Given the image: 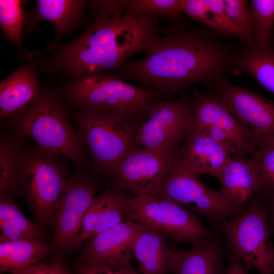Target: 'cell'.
<instances>
[{"mask_svg": "<svg viewBox=\"0 0 274 274\" xmlns=\"http://www.w3.org/2000/svg\"><path fill=\"white\" fill-rule=\"evenodd\" d=\"M78 274H140L129 265L119 270H114L107 265L84 261L80 265Z\"/></svg>", "mask_w": 274, "mask_h": 274, "instance_id": "obj_34", "label": "cell"}, {"mask_svg": "<svg viewBox=\"0 0 274 274\" xmlns=\"http://www.w3.org/2000/svg\"><path fill=\"white\" fill-rule=\"evenodd\" d=\"M129 197L120 191L107 190L94 198L83 220L75 247L122 222Z\"/></svg>", "mask_w": 274, "mask_h": 274, "instance_id": "obj_19", "label": "cell"}, {"mask_svg": "<svg viewBox=\"0 0 274 274\" xmlns=\"http://www.w3.org/2000/svg\"><path fill=\"white\" fill-rule=\"evenodd\" d=\"M223 1L228 17L237 30V39L245 46L251 45L253 42V33L247 1Z\"/></svg>", "mask_w": 274, "mask_h": 274, "instance_id": "obj_31", "label": "cell"}, {"mask_svg": "<svg viewBox=\"0 0 274 274\" xmlns=\"http://www.w3.org/2000/svg\"><path fill=\"white\" fill-rule=\"evenodd\" d=\"M41 91L34 67H18L0 83V116L3 119L26 106Z\"/></svg>", "mask_w": 274, "mask_h": 274, "instance_id": "obj_21", "label": "cell"}, {"mask_svg": "<svg viewBox=\"0 0 274 274\" xmlns=\"http://www.w3.org/2000/svg\"><path fill=\"white\" fill-rule=\"evenodd\" d=\"M225 274H249L241 262V260L232 255L230 259Z\"/></svg>", "mask_w": 274, "mask_h": 274, "instance_id": "obj_35", "label": "cell"}, {"mask_svg": "<svg viewBox=\"0 0 274 274\" xmlns=\"http://www.w3.org/2000/svg\"><path fill=\"white\" fill-rule=\"evenodd\" d=\"M136 133L135 144L172 155L192 132L191 100L156 102Z\"/></svg>", "mask_w": 274, "mask_h": 274, "instance_id": "obj_11", "label": "cell"}, {"mask_svg": "<svg viewBox=\"0 0 274 274\" xmlns=\"http://www.w3.org/2000/svg\"><path fill=\"white\" fill-rule=\"evenodd\" d=\"M251 159L256 167L261 184L260 194H274V145L258 148Z\"/></svg>", "mask_w": 274, "mask_h": 274, "instance_id": "obj_32", "label": "cell"}, {"mask_svg": "<svg viewBox=\"0 0 274 274\" xmlns=\"http://www.w3.org/2000/svg\"><path fill=\"white\" fill-rule=\"evenodd\" d=\"M218 180L225 198L242 211L260 193L256 167L250 157L245 155L232 154Z\"/></svg>", "mask_w": 274, "mask_h": 274, "instance_id": "obj_16", "label": "cell"}, {"mask_svg": "<svg viewBox=\"0 0 274 274\" xmlns=\"http://www.w3.org/2000/svg\"><path fill=\"white\" fill-rule=\"evenodd\" d=\"M105 108L80 109L74 117L96 166L107 173L134 147L140 126L134 116Z\"/></svg>", "mask_w": 274, "mask_h": 274, "instance_id": "obj_4", "label": "cell"}, {"mask_svg": "<svg viewBox=\"0 0 274 274\" xmlns=\"http://www.w3.org/2000/svg\"><path fill=\"white\" fill-rule=\"evenodd\" d=\"M57 155L40 147L21 157L17 189L43 223L53 221L67 180Z\"/></svg>", "mask_w": 274, "mask_h": 274, "instance_id": "obj_6", "label": "cell"}, {"mask_svg": "<svg viewBox=\"0 0 274 274\" xmlns=\"http://www.w3.org/2000/svg\"><path fill=\"white\" fill-rule=\"evenodd\" d=\"M95 20L77 38L60 47L47 61L50 71L71 79L121 67L148 50L157 36L155 17H131L121 1H92Z\"/></svg>", "mask_w": 274, "mask_h": 274, "instance_id": "obj_2", "label": "cell"}, {"mask_svg": "<svg viewBox=\"0 0 274 274\" xmlns=\"http://www.w3.org/2000/svg\"><path fill=\"white\" fill-rule=\"evenodd\" d=\"M172 155L134 147L107 174L118 191L126 189L136 195L153 196L165 176Z\"/></svg>", "mask_w": 274, "mask_h": 274, "instance_id": "obj_13", "label": "cell"}, {"mask_svg": "<svg viewBox=\"0 0 274 274\" xmlns=\"http://www.w3.org/2000/svg\"><path fill=\"white\" fill-rule=\"evenodd\" d=\"M127 220L145 224L163 232L177 243L193 245L212 237L198 217L181 206L148 195L129 198Z\"/></svg>", "mask_w": 274, "mask_h": 274, "instance_id": "obj_9", "label": "cell"}, {"mask_svg": "<svg viewBox=\"0 0 274 274\" xmlns=\"http://www.w3.org/2000/svg\"><path fill=\"white\" fill-rule=\"evenodd\" d=\"M12 274H71L70 270L60 261L49 264L28 265L9 270Z\"/></svg>", "mask_w": 274, "mask_h": 274, "instance_id": "obj_33", "label": "cell"}, {"mask_svg": "<svg viewBox=\"0 0 274 274\" xmlns=\"http://www.w3.org/2000/svg\"><path fill=\"white\" fill-rule=\"evenodd\" d=\"M125 14L131 17L163 16L178 22L182 18V0H123Z\"/></svg>", "mask_w": 274, "mask_h": 274, "instance_id": "obj_27", "label": "cell"}, {"mask_svg": "<svg viewBox=\"0 0 274 274\" xmlns=\"http://www.w3.org/2000/svg\"><path fill=\"white\" fill-rule=\"evenodd\" d=\"M142 223L121 222L92 239L86 247L84 261L99 263L119 270L130 265Z\"/></svg>", "mask_w": 274, "mask_h": 274, "instance_id": "obj_15", "label": "cell"}, {"mask_svg": "<svg viewBox=\"0 0 274 274\" xmlns=\"http://www.w3.org/2000/svg\"><path fill=\"white\" fill-rule=\"evenodd\" d=\"M222 248L212 237L179 251L176 274H225Z\"/></svg>", "mask_w": 274, "mask_h": 274, "instance_id": "obj_22", "label": "cell"}, {"mask_svg": "<svg viewBox=\"0 0 274 274\" xmlns=\"http://www.w3.org/2000/svg\"><path fill=\"white\" fill-rule=\"evenodd\" d=\"M95 190L91 179L83 174L78 173L66 180L53 219V245L56 249L76 247L79 230L95 198Z\"/></svg>", "mask_w": 274, "mask_h": 274, "instance_id": "obj_14", "label": "cell"}, {"mask_svg": "<svg viewBox=\"0 0 274 274\" xmlns=\"http://www.w3.org/2000/svg\"><path fill=\"white\" fill-rule=\"evenodd\" d=\"M183 13L215 32L238 39L237 30L227 14L223 0H182Z\"/></svg>", "mask_w": 274, "mask_h": 274, "instance_id": "obj_24", "label": "cell"}, {"mask_svg": "<svg viewBox=\"0 0 274 274\" xmlns=\"http://www.w3.org/2000/svg\"><path fill=\"white\" fill-rule=\"evenodd\" d=\"M49 250L42 238L1 243V272L30 265L46 256Z\"/></svg>", "mask_w": 274, "mask_h": 274, "instance_id": "obj_26", "label": "cell"}, {"mask_svg": "<svg viewBox=\"0 0 274 274\" xmlns=\"http://www.w3.org/2000/svg\"><path fill=\"white\" fill-rule=\"evenodd\" d=\"M1 243L41 238L42 230L22 214L9 195L1 196Z\"/></svg>", "mask_w": 274, "mask_h": 274, "instance_id": "obj_25", "label": "cell"}, {"mask_svg": "<svg viewBox=\"0 0 274 274\" xmlns=\"http://www.w3.org/2000/svg\"><path fill=\"white\" fill-rule=\"evenodd\" d=\"M10 116L20 136L33 139L43 149L63 155L76 164L83 161V139L71 125L65 107L50 92L41 91Z\"/></svg>", "mask_w": 274, "mask_h": 274, "instance_id": "obj_3", "label": "cell"}, {"mask_svg": "<svg viewBox=\"0 0 274 274\" xmlns=\"http://www.w3.org/2000/svg\"><path fill=\"white\" fill-rule=\"evenodd\" d=\"M249 15L253 33V43L269 46L274 30V0H253Z\"/></svg>", "mask_w": 274, "mask_h": 274, "instance_id": "obj_29", "label": "cell"}, {"mask_svg": "<svg viewBox=\"0 0 274 274\" xmlns=\"http://www.w3.org/2000/svg\"><path fill=\"white\" fill-rule=\"evenodd\" d=\"M179 152L170 157L165 176L152 196L190 207L215 222L221 223L243 212L229 203L221 191L204 184L199 175L187 167Z\"/></svg>", "mask_w": 274, "mask_h": 274, "instance_id": "obj_5", "label": "cell"}, {"mask_svg": "<svg viewBox=\"0 0 274 274\" xmlns=\"http://www.w3.org/2000/svg\"><path fill=\"white\" fill-rule=\"evenodd\" d=\"M272 145H274V143L272 144Z\"/></svg>", "mask_w": 274, "mask_h": 274, "instance_id": "obj_38", "label": "cell"}, {"mask_svg": "<svg viewBox=\"0 0 274 274\" xmlns=\"http://www.w3.org/2000/svg\"><path fill=\"white\" fill-rule=\"evenodd\" d=\"M179 154L193 172L218 179L234 151L227 146L199 133H191Z\"/></svg>", "mask_w": 274, "mask_h": 274, "instance_id": "obj_18", "label": "cell"}, {"mask_svg": "<svg viewBox=\"0 0 274 274\" xmlns=\"http://www.w3.org/2000/svg\"><path fill=\"white\" fill-rule=\"evenodd\" d=\"M235 71L250 75L263 88L274 94V48L253 42L234 58Z\"/></svg>", "mask_w": 274, "mask_h": 274, "instance_id": "obj_23", "label": "cell"}, {"mask_svg": "<svg viewBox=\"0 0 274 274\" xmlns=\"http://www.w3.org/2000/svg\"><path fill=\"white\" fill-rule=\"evenodd\" d=\"M168 235L159 229L142 224L134 246V255L142 274H169L175 272L179 251L167 246Z\"/></svg>", "mask_w": 274, "mask_h": 274, "instance_id": "obj_17", "label": "cell"}, {"mask_svg": "<svg viewBox=\"0 0 274 274\" xmlns=\"http://www.w3.org/2000/svg\"><path fill=\"white\" fill-rule=\"evenodd\" d=\"M22 1H0V26L4 37L20 50L23 25Z\"/></svg>", "mask_w": 274, "mask_h": 274, "instance_id": "obj_30", "label": "cell"}, {"mask_svg": "<svg viewBox=\"0 0 274 274\" xmlns=\"http://www.w3.org/2000/svg\"><path fill=\"white\" fill-rule=\"evenodd\" d=\"M66 94L77 108H105L136 114L148 112L156 102L155 94L130 85L109 71L72 79Z\"/></svg>", "mask_w": 274, "mask_h": 274, "instance_id": "obj_8", "label": "cell"}, {"mask_svg": "<svg viewBox=\"0 0 274 274\" xmlns=\"http://www.w3.org/2000/svg\"><path fill=\"white\" fill-rule=\"evenodd\" d=\"M269 218V225L270 232L274 234V202L271 204L269 209V212L268 214Z\"/></svg>", "mask_w": 274, "mask_h": 274, "instance_id": "obj_36", "label": "cell"}, {"mask_svg": "<svg viewBox=\"0 0 274 274\" xmlns=\"http://www.w3.org/2000/svg\"><path fill=\"white\" fill-rule=\"evenodd\" d=\"M22 150L10 139H3L0 145L1 196L17 189L18 177Z\"/></svg>", "mask_w": 274, "mask_h": 274, "instance_id": "obj_28", "label": "cell"}, {"mask_svg": "<svg viewBox=\"0 0 274 274\" xmlns=\"http://www.w3.org/2000/svg\"><path fill=\"white\" fill-rule=\"evenodd\" d=\"M88 3L81 0H38L32 22L47 20L55 27L56 36L48 46L55 48L61 37L68 35L84 22L85 9Z\"/></svg>", "mask_w": 274, "mask_h": 274, "instance_id": "obj_20", "label": "cell"}, {"mask_svg": "<svg viewBox=\"0 0 274 274\" xmlns=\"http://www.w3.org/2000/svg\"><path fill=\"white\" fill-rule=\"evenodd\" d=\"M191 101L192 132L207 135L231 148L235 154L252 155L259 145L253 131L214 93H198Z\"/></svg>", "mask_w": 274, "mask_h": 274, "instance_id": "obj_10", "label": "cell"}, {"mask_svg": "<svg viewBox=\"0 0 274 274\" xmlns=\"http://www.w3.org/2000/svg\"><path fill=\"white\" fill-rule=\"evenodd\" d=\"M211 85L230 112L253 131L258 147L274 143V101L223 79Z\"/></svg>", "mask_w": 274, "mask_h": 274, "instance_id": "obj_12", "label": "cell"}, {"mask_svg": "<svg viewBox=\"0 0 274 274\" xmlns=\"http://www.w3.org/2000/svg\"><path fill=\"white\" fill-rule=\"evenodd\" d=\"M146 52L142 59L122 65L120 76L154 94H173L200 82L221 80L234 58L218 40L194 28L157 35Z\"/></svg>", "mask_w": 274, "mask_h": 274, "instance_id": "obj_1", "label": "cell"}, {"mask_svg": "<svg viewBox=\"0 0 274 274\" xmlns=\"http://www.w3.org/2000/svg\"><path fill=\"white\" fill-rule=\"evenodd\" d=\"M231 255L253 265L259 274H274V246L268 213L257 196L239 215L219 224Z\"/></svg>", "mask_w": 274, "mask_h": 274, "instance_id": "obj_7", "label": "cell"}, {"mask_svg": "<svg viewBox=\"0 0 274 274\" xmlns=\"http://www.w3.org/2000/svg\"><path fill=\"white\" fill-rule=\"evenodd\" d=\"M272 38H273V40H274V30L272 32V36H271V40Z\"/></svg>", "mask_w": 274, "mask_h": 274, "instance_id": "obj_37", "label": "cell"}]
</instances>
